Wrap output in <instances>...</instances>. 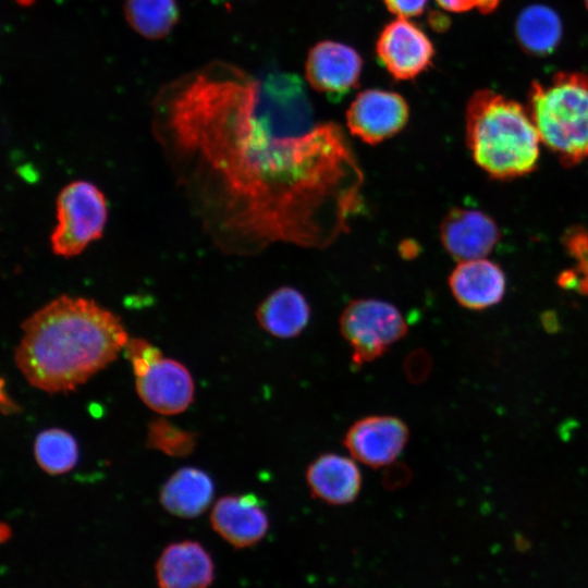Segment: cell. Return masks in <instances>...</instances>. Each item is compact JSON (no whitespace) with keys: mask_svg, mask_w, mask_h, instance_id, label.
I'll use <instances>...</instances> for the list:
<instances>
[{"mask_svg":"<svg viewBox=\"0 0 588 588\" xmlns=\"http://www.w3.org/2000/svg\"><path fill=\"white\" fill-rule=\"evenodd\" d=\"M586 7L588 8V0H585Z\"/></svg>","mask_w":588,"mask_h":588,"instance_id":"obj_28","label":"cell"},{"mask_svg":"<svg viewBox=\"0 0 588 588\" xmlns=\"http://www.w3.org/2000/svg\"><path fill=\"white\" fill-rule=\"evenodd\" d=\"M540 143L528 109L490 89L473 94L466 108V144L488 175L512 180L529 174L537 167Z\"/></svg>","mask_w":588,"mask_h":588,"instance_id":"obj_3","label":"cell"},{"mask_svg":"<svg viewBox=\"0 0 588 588\" xmlns=\"http://www.w3.org/2000/svg\"><path fill=\"white\" fill-rule=\"evenodd\" d=\"M456 302L471 310L498 304L505 294L506 279L502 268L486 258L458 261L449 277Z\"/></svg>","mask_w":588,"mask_h":588,"instance_id":"obj_16","label":"cell"},{"mask_svg":"<svg viewBox=\"0 0 588 588\" xmlns=\"http://www.w3.org/2000/svg\"><path fill=\"white\" fill-rule=\"evenodd\" d=\"M351 135L375 146L401 133L409 120L406 99L393 90L368 88L356 95L345 114Z\"/></svg>","mask_w":588,"mask_h":588,"instance_id":"obj_7","label":"cell"},{"mask_svg":"<svg viewBox=\"0 0 588 588\" xmlns=\"http://www.w3.org/2000/svg\"><path fill=\"white\" fill-rule=\"evenodd\" d=\"M363 59L353 47L334 40L314 45L305 62L308 84L331 101L342 100L357 87Z\"/></svg>","mask_w":588,"mask_h":588,"instance_id":"obj_10","label":"cell"},{"mask_svg":"<svg viewBox=\"0 0 588 588\" xmlns=\"http://www.w3.org/2000/svg\"><path fill=\"white\" fill-rule=\"evenodd\" d=\"M213 530L235 548L258 543L269 529V517L261 500L254 493L224 495L210 513Z\"/></svg>","mask_w":588,"mask_h":588,"instance_id":"obj_12","label":"cell"},{"mask_svg":"<svg viewBox=\"0 0 588 588\" xmlns=\"http://www.w3.org/2000/svg\"><path fill=\"white\" fill-rule=\"evenodd\" d=\"M136 392L154 412L174 415L193 402L194 382L184 365L162 357L145 376L136 378Z\"/></svg>","mask_w":588,"mask_h":588,"instance_id":"obj_13","label":"cell"},{"mask_svg":"<svg viewBox=\"0 0 588 588\" xmlns=\"http://www.w3.org/2000/svg\"><path fill=\"white\" fill-rule=\"evenodd\" d=\"M34 454L42 470L50 475H61L76 465L78 446L70 432L60 428H49L37 434Z\"/></svg>","mask_w":588,"mask_h":588,"instance_id":"obj_21","label":"cell"},{"mask_svg":"<svg viewBox=\"0 0 588 588\" xmlns=\"http://www.w3.org/2000/svg\"><path fill=\"white\" fill-rule=\"evenodd\" d=\"M501 0H436L444 10L455 13L466 12L477 9L483 14H488L497 9Z\"/></svg>","mask_w":588,"mask_h":588,"instance_id":"obj_25","label":"cell"},{"mask_svg":"<svg viewBox=\"0 0 588 588\" xmlns=\"http://www.w3.org/2000/svg\"><path fill=\"white\" fill-rule=\"evenodd\" d=\"M56 213L57 224L50 235L51 249L60 257L72 258L102 236L108 204L98 186L77 180L60 191Z\"/></svg>","mask_w":588,"mask_h":588,"instance_id":"obj_5","label":"cell"},{"mask_svg":"<svg viewBox=\"0 0 588 588\" xmlns=\"http://www.w3.org/2000/svg\"><path fill=\"white\" fill-rule=\"evenodd\" d=\"M156 105L159 136L225 252L323 249L363 212L357 156L341 125L315 120L297 79L262 86L212 63L168 85Z\"/></svg>","mask_w":588,"mask_h":588,"instance_id":"obj_1","label":"cell"},{"mask_svg":"<svg viewBox=\"0 0 588 588\" xmlns=\"http://www.w3.org/2000/svg\"><path fill=\"white\" fill-rule=\"evenodd\" d=\"M528 111L540 142L563 166L588 158V75L560 72L548 84L534 82Z\"/></svg>","mask_w":588,"mask_h":588,"instance_id":"obj_4","label":"cell"},{"mask_svg":"<svg viewBox=\"0 0 588 588\" xmlns=\"http://www.w3.org/2000/svg\"><path fill=\"white\" fill-rule=\"evenodd\" d=\"M123 8L130 27L148 39L166 37L180 16L176 0H125Z\"/></svg>","mask_w":588,"mask_h":588,"instance_id":"obj_20","label":"cell"},{"mask_svg":"<svg viewBox=\"0 0 588 588\" xmlns=\"http://www.w3.org/2000/svg\"><path fill=\"white\" fill-rule=\"evenodd\" d=\"M0 538H1V541L4 542L5 540H8L11 536V528L10 526H8L7 524L2 523L1 524V528H0Z\"/></svg>","mask_w":588,"mask_h":588,"instance_id":"obj_27","label":"cell"},{"mask_svg":"<svg viewBox=\"0 0 588 588\" xmlns=\"http://www.w3.org/2000/svg\"><path fill=\"white\" fill-rule=\"evenodd\" d=\"M305 479L311 497L330 505L352 503L363 487L355 460L336 453L318 455L307 466Z\"/></svg>","mask_w":588,"mask_h":588,"instance_id":"obj_14","label":"cell"},{"mask_svg":"<svg viewBox=\"0 0 588 588\" xmlns=\"http://www.w3.org/2000/svg\"><path fill=\"white\" fill-rule=\"evenodd\" d=\"M213 578L212 558L198 541L170 543L156 563L159 588H209Z\"/></svg>","mask_w":588,"mask_h":588,"instance_id":"obj_15","label":"cell"},{"mask_svg":"<svg viewBox=\"0 0 588 588\" xmlns=\"http://www.w3.org/2000/svg\"><path fill=\"white\" fill-rule=\"evenodd\" d=\"M428 0H383L387 10L396 17L409 19L420 15Z\"/></svg>","mask_w":588,"mask_h":588,"instance_id":"obj_26","label":"cell"},{"mask_svg":"<svg viewBox=\"0 0 588 588\" xmlns=\"http://www.w3.org/2000/svg\"><path fill=\"white\" fill-rule=\"evenodd\" d=\"M565 244L577 261L578 270L565 273L561 279L566 287H574L588 294V233L580 228H573L565 235Z\"/></svg>","mask_w":588,"mask_h":588,"instance_id":"obj_23","label":"cell"},{"mask_svg":"<svg viewBox=\"0 0 588 588\" xmlns=\"http://www.w3.org/2000/svg\"><path fill=\"white\" fill-rule=\"evenodd\" d=\"M14 360L25 379L65 393L117 359L128 338L121 319L95 301L60 295L21 324Z\"/></svg>","mask_w":588,"mask_h":588,"instance_id":"obj_2","label":"cell"},{"mask_svg":"<svg viewBox=\"0 0 588 588\" xmlns=\"http://www.w3.org/2000/svg\"><path fill=\"white\" fill-rule=\"evenodd\" d=\"M515 30L525 50L535 54H547L560 42L562 24L554 10L542 4H532L520 12Z\"/></svg>","mask_w":588,"mask_h":588,"instance_id":"obj_19","label":"cell"},{"mask_svg":"<svg viewBox=\"0 0 588 588\" xmlns=\"http://www.w3.org/2000/svg\"><path fill=\"white\" fill-rule=\"evenodd\" d=\"M376 53L394 79L409 81L432 64L434 48L417 24L396 17L381 29L376 41Z\"/></svg>","mask_w":588,"mask_h":588,"instance_id":"obj_8","label":"cell"},{"mask_svg":"<svg viewBox=\"0 0 588 588\" xmlns=\"http://www.w3.org/2000/svg\"><path fill=\"white\" fill-rule=\"evenodd\" d=\"M409 439L408 426L392 415H369L346 430L343 445L351 456L371 468L391 465Z\"/></svg>","mask_w":588,"mask_h":588,"instance_id":"obj_9","label":"cell"},{"mask_svg":"<svg viewBox=\"0 0 588 588\" xmlns=\"http://www.w3.org/2000/svg\"><path fill=\"white\" fill-rule=\"evenodd\" d=\"M339 327L357 366L383 356L408 332L407 322L394 304L372 297L347 303L341 311Z\"/></svg>","mask_w":588,"mask_h":588,"instance_id":"obj_6","label":"cell"},{"mask_svg":"<svg viewBox=\"0 0 588 588\" xmlns=\"http://www.w3.org/2000/svg\"><path fill=\"white\" fill-rule=\"evenodd\" d=\"M213 490V482L208 474L195 467H183L163 485L160 502L172 515L194 518L208 509Z\"/></svg>","mask_w":588,"mask_h":588,"instance_id":"obj_18","label":"cell"},{"mask_svg":"<svg viewBox=\"0 0 588 588\" xmlns=\"http://www.w3.org/2000/svg\"><path fill=\"white\" fill-rule=\"evenodd\" d=\"M147 445L167 455L183 457L193 452L196 445V434L183 430L161 417L149 422Z\"/></svg>","mask_w":588,"mask_h":588,"instance_id":"obj_22","label":"cell"},{"mask_svg":"<svg viewBox=\"0 0 588 588\" xmlns=\"http://www.w3.org/2000/svg\"><path fill=\"white\" fill-rule=\"evenodd\" d=\"M310 306L305 295L289 285L269 293L258 305L255 317L258 326L277 339L299 335L310 320Z\"/></svg>","mask_w":588,"mask_h":588,"instance_id":"obj_17","label":"cell"},{"mask_svg":"<svg viewBox=\"0 0 588 588\" xmlns=\"http://www.w3.org/2000/svg\"><path fill=\"white\" fill-rule=\"evenodd\" d=\"M500 237L495 221L479 209L452 208L440 223L441 243L457 261L486 258Z\"/></svg>","mask_w":588,"mask_h":588,"instance_id":"obj_11","label":"cell"},{"mask_svg":"<svg viewBox=\"0 0 588 588\" xmlns=\"http://www.w3.org/2000/svg\"><path fill=\"white\" fill-rule=\"evenodd\" d=\"M124 350L136 378L145 376L151 366L162 358L161 351L145 339H128Z\"/></svg>","mask_w":588,"mask_h":588,"instance_id":"obj_24","label":"cell"}]
</instances>
